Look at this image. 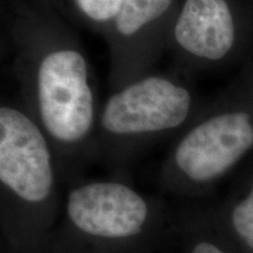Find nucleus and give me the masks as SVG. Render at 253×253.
I'll use <instances>...</instances> for the list:
<instances>
[{"label":"nucleus","mask_w":253,"mask_h":253,"mask_svg":"<svg viewBox=\"0 0 253 253\" xmlns=\"http://www.w3.org/2000/svg\"><path fill=\"white\" fill-rule=\"evenodd\" d=\"M253 149V61L229 89L175 137L160 168L164 191L195 197Z\"/></svg>","instance_id":"4"},{"label":"nucleus","mask_w":253,"mask_h":253,"mask_svg":"<svg viewBox=\"0 0 253 253\" xmlns=\"http://www.w3.org/2000/svg\"><path fill=\"white\" fill-rule=\"evenodd\" d=\"M173 232L166 202L114 178L67 184L49 253H154Z\"/></svg>","instance_id":"3"},{"label":"nucleus","mask_w":253,"mask_h":253,"mask_svg":"<svg viewBox=\"0 0 253 253\" xmlns=\"http://www.w3.org/2000/svg\"><path fill=\"white\" fill-rule=\"evenodd\" d=\"M179 75L149 72L112 91L100 108L96 160L120 168L147 147L184 130L201 112Z\"/></svg>","instance_id":"5"},{"label":"nucleus","mask_w":253,"mask_h":253,"mask_svg":"<svg viewBox=\"0 0 253 253\" xmlns=\"http://www.w3.org/2000/svg\"><path fill=\"white\" fill-rule=\"evenodd\" d=\"M78 15L84 24L103 37L118 14L123 0H72Z\"/></svg>","instance_id":"10"},{"label":"nucleus","mask_w":253,"mask_h":253,"mask_svg":"<svg viewBox=\"0 0 253 253\" xmlns=\"http://www.w3.org/2000/svg\"><path fill=\"white\" fill-rule=\"evenodd\" d=\"M253 33L229 0H185L173 19L167 50L183 72L217 68L242 59Z\"/></svg>","instance_id":"6"},{"label":"nucleus","mask_w":253,"mask_h":253,"mask_svg":"<svg viewBox=\"0 0 253 253\" xmlns=\"http://www.w3.org/2000/svg\"><path fill=\"white\" fill-rule=\"evenodd\" d=\"M229 227L243 245L253 251V181L245 194L231 204L227 212Z\"/></svg>","instance_id":"9"},{"label":"nucleus","mask_w":253,"mask_h":253,"mask_svg":"<svg viewBox=\"0 0 253 253\" xmlns=\"http://www.w3.org/2000/svg\"><path fill=\"white\" fill-rule=\"evenodd\" d=\"M63 184L52 144L23 102L0 106L2 253H49Z\"/></svg>","instance_id":"2"},{"label":"nucleus","mask_w":253,"mask_h":253,"mask_svg":"<svg viewBox=\"0 0 253 253\" xmlns=\"http://www.w3.org/2000/svg\"><path fill=\"white\" fill-rule=\"evenodd\" d=\"M175 15L173 0H123L103 34L108 46L110 89L153 71L167 52Z\"/></svg>","instance_id":"7"},{"label":"nucleus","mask_w":253,"mask_h":253,"mask_svg":"<svg viewBox=\"0 0 253 253\" xmlns=\"http://www.w3.org/2000/svg\"><path fill=\"white\" fill-rule=\"evenodd\" d=\"M173 233L178 236L182 253H230L204 232L198 214L184 208L173 212Z\"/></svg>","instance_id":"8"},{"label":"nucleus","mask_w":253,"mask_h":253,"mask_svg":"<svg viewBox=\"0 0 253 253\" xmlns=\"http://www.w3.org/2000/svg\"><path fill=\"white\" fill-rule=\"evenodd\" d=\"M7 34L21 102L48 137L69 184L96 160L101 106L91 63L75 33L50 18L24 14Z\"/></svg>","instance_id":"1"}]
</instances>
